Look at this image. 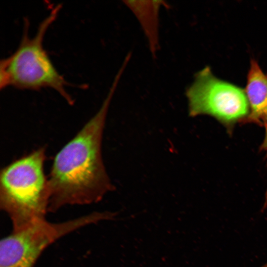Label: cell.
Segmentation results:
<instances>
[{
  "mask_svg": "<svg viewBox=\"0 0 267 267\" xmlns=\"http://www.w3.org/2000/svg\"><path fill=\"white\" fill-rule=\"evenodd\" d=\"M119 80L115 79L96 113L58 152L51 169L48 212L67 205L99 202L115 189L101 152L103 133L109 106Z\"/></svg>",
  "mask_w": 267,
  "mask_h": 267,
  "instance_id": "cell-1",
  "label": "cell"
},
{
  "mask_svg": "<svg viewBox=\"0 0 267 267\" xmlns=\"http://www.w3.org/2000/svg\"><path fill=\"white\" fill-rule=\"evenodd\" d=\"M45 148L12 162L0 173V208L12 230L43 219L48 212L50 192L44 173Z\"/></svg>",
  "mask_w": 267,
  "mask_h": 267,
  "instance_id": "cell-2",
  "label": "cell"
},
{
  "mask_svg": "<svg viewBox=\"0 0 267 267\" xmlns=\"http://www.w3.org/2000/svg\"><path fill=\"white\" fill-rule=\"evenodd\" d=\"M60 5L54 7L40 23L34 36L29 35V23L25 19L19 44L9 56L0 62V87L12 86L22 89L50 88L70 104L73 99L67 92V83L53 65L44 47L46 31L56 19Z\"/></svg>",
  "mask_w": 267,
  "mask_h": 267,
  "instance_id": "cell-3",
  "label": "cell"
},
{
  "mask_svg": "<svg viewBox=\"0 0 267 267\" xmlns=\"http://www.w3.org/2000/svg\"><path fill=\"white\" fill-rule=\"evenodd\" d=\"M109 211L93 212L66 221L52 222L45 219L12 230L0 242V267H34L46 248L80 228L114 219Z\"/></svg>",
  "mask_w": 267,
  "mask_h": 267,
  "instance_id": "cell-4",
  "label": "cell"
},
{
  "mask_svg": "<svg viewBox=\"0 0 267 267\" xmlns=\"http://www.w3.org/2000/svg\"><path fill=\"white\" fill-rule=\"evenodd\" d=\"M188 115L195 117H214L231 134L235 125L243 123L249 113V105L244 89L221 80L206 66L198 72L187 88Z\"/></svg>",
  "mask_w": 267,
  "mask_h": 267,
  "instance_id": "cell-5",
  "label": "cell"
},
{
  "mask_svg": "<svg viewBox=\"0 0 267 267\" xmlns=\"http://www.w3.org/2000/svg\"><path fill=\"white\" fill-rule=\"evenodd\" d=\"M244 91L249 113L243 124L254 123L265 127L267 124V74L254 58L250 60Z\"/></svg>",
  "mask_w": 267,
  "mask_h": 267,
  "instance_id": "cell-6",
  "label": "cell"
},
{
  "mask_svg": "<svg viewBox=\"0 0 267 267\" xmlns=\"http://www.w3.org/2000/svg\"><path fill=\"white\" fill-rule=\"evenodd\" d=\"M161 1H126V4L133 11L144 31L151 50L155 53L158 47L159 10Z\"/></svg>",
  "mask_w": 267,
  "mask_h": 267,
  "instance_id": "cell-7",
  "label": "cell"
},
{
  "mask_svg": "<svg viewBox=\"0 0 267 267\" xmlns=\"http://www.w3.org/2000/svg\"><path fill=\"white\" fill-rule=\"evenodd\" d=\"M265 128V137L262 143L260 146V150L262 151H265L266 154V158L267 162V124L264 127ZM267 207V188L265 194V200L264 204L263 205V210L266 209Z\"/></svg>",
  "mask_w": 267,
  "mask_h": 267,
  "instance_id": "cell-8",
  "label": "cell"
},
{
  "mask_svg": "<svg viewBox=\"0 0 267 267\" xmlns=\"http://www.w3.org/2000/svg\"><path fill=\"white\" fill-rule=\"evenodd\" d=\"M261 267H267V263L262 266Z\"/></svg>",
  "mask_w": 267,
  "mask_h": 267,
  "instance_id": "cell-9",
  "label": "cell"
}]
</instances>
